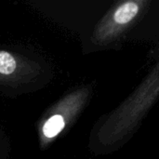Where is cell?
<instances>
[{"instance_id": "6da1fadb", "label": "cell", "mask_w": 159, "mask_h": 159, "mask_svg": "<svg viewBox=\"0 0 159 159\" xmlns=\"http://www.w3.org/2000/svg\"><path fill=\"white\" fill-rule=\"evenodd\" d=\"M150 4L147 0H126L117 3L97 31L98 39L103 43H110L120 38L139 20Z\"/></svg>"}, {"instance_id": "7a4b0ae2", "label": "cell", "mask_w": 159, "mask_h": 159, "mask_svg": "<svg viewBox=\"0 0 159 159\" xmlns=\"http://www.w3.org/2000/svg\"><path fill=\"white\" fill-rule=\"evenodd\" d=\"M64 126L65 122L63 117L61 115H55L45 123L43 127V133L47 138H53L63 129Z\"/></svg>"}, {"instance_id": "3957f363", "label": "cell", "mask_w": 159, "mask_h": 159, "mask_svg": "<svg viewBox=\"0 0 159 159\" xmlns=\"http://www.w3.org/2000/svg\"><path fill=\"white\" fill-rule=\"evenodd\" d=\"M16 69V61L11 54L6 51L0 52V74L10 75Z\"/></svg>"}]
</instances>
